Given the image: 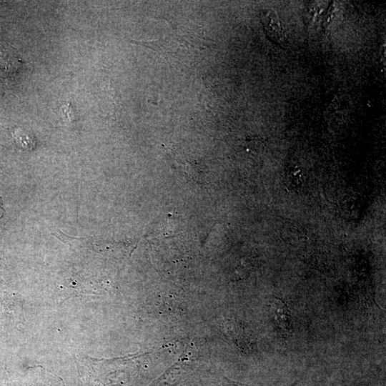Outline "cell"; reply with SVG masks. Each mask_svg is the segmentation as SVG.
<instances>
[{"mask_svg":"<svg viewBox=\"0 0 386 386\" xmlns=\"http://www.w3.org/2000/svg\"><path fill=\"white\" fill-rule=\"evenodd\" d=\"M260 21L267 37L274 43L282 44L284 42V34L279 19L275 11L264 9L260 14Z\"/></svg>","mask_w":386,"mask_h":386,"instance_id":"obj_1","label":"cell"},{"mask_svg":"<svg viewBox=\"0 0 386 386\" xmlns=\"http://www.w3.org/2000/svg\"><path fill=\"white\" fill-rule=\"evenodd\" d=\"M272 309L275 320L282 329H287L289 326V310L281 300L274 299Z\"/></svg>","mask_w":386,"mask_h":386,"instance_id":"obj_2","label":"cell"}]
</instances>
